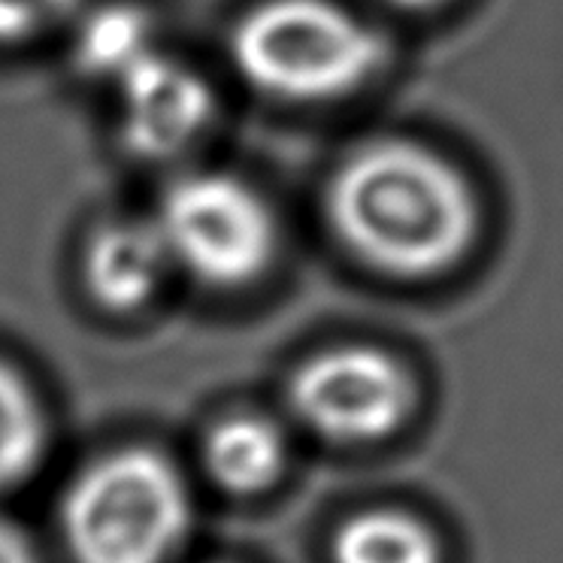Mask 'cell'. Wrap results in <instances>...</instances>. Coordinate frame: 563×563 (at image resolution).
Returning <instances> with one entry per match:
<instances>
[{
    "mask_svg": "<svg viewBox=\"0 0 563 563\" xmlns=\"http://www.w3.org/2000/svg\"><path fill=\"white\" fill-rule=\"evenodd\" d=\"M328 219L352 255L397 279L449 269L478 231L476 195L461 170L409 140L352 152L328 185Z\"/></svg>",
    "mask_w": 563,
    "mask_h": 563,
    "instance_id": "6da1fadb",
    "label": "cell"
},
{
    "mask_svg": "<svg viewBox=\"0 0 563 563\" xmlns=\"http://www.w3.org/2000/svg\"><path fill=\"white\" fill-rule=\"evenodd\" d=\"M236 74L269 98L319 103L379 74L385 37L336 0H261L231 34Z\"/></svg>",
    "mask_w": 563,
    "mask_h": 563,
    "instance_id": "7a4b0ae2",
    "label": "cell"
},
{
    "mask_svg": "<svg viewBox=\"0 0 563 563\" xmlns=\"http://www.w3.org/2000/svg\"><path fill=\"white\" fill-rule=\"evenodd\" d=\"M191 506L176 466L128 449L88 466L64 500V537L79 563H167Z\"/></svg>",
    "mask_w": 563,
    "mask_h": 563,
    "instance_id": "3957f363",
    "label": "cell"
},
{
    "mask_svg": "<svg viewBox=\"0 0 563 563\" xmlns=\"http://www.w3.org/2000/svg\"><path fill=\"white\" fill-rule=\"evenodd\" d=\"M173 267L216 291L257 282L279 252V221L264 195L233 173H185L155 212Z\"/></svg>",
    "mask_w": 563,
    "mask_h": 563,
    "instance_id": "277c9868",
    "label": "cell"
},
{
    "mask_svg": "<svg viewBox=\"0 0 563 563\" xmlns=\"http://www.w3.org/2000/svg\"><path fill=\"white\" fill-rule=\"evenodd\" d=\"M288 404L328 442L369 445L406 428L416 412L418 385L397 357L376 345H336L295 369Z\"/></svg>",
    "mask_w": 563,
    "mask_h": 563,
    "instance_id": "5b68a950",
    "label": "cell"
},
{
    "mask_svg": "<svg viewBox=\"0 0 563 563\" xmlns=\"http://www.w3.org/2000/svg\"><path fill=\"white\" fill-rule=\"evenodd\" d=\"M119 86V134L124 148L143 161L183 155L216 122V91L195 67L161 49L134 64Z\"/></svg>",
    "mask_w": 563,
    "mask_h": 563,
    "instance_id": "8992f818",
    "label": "cell"
},
{
    "mask_svg": "<svg viewBox=\"0 0 563 563\" xmlns=\"http://www.w3.org/2000/svg\"><path fill=\"white\" fill-rule=\"evenodd\" d=\"M173 261L155 219L103 221L88 236L82 279L91 300L107 312L146 309L167 285Z\"/></svg>",
    "mask_w": 563,
    "mask_h": 563,
    "instance_id": "52a82bcc",
    "label": "cell"
},
{
    "mask_svg": "<svg viewBox=\"0 0 563 563\" xmlns=\"http://www.w3.org/2000/svg\"><path fill=\"white\" fill-rule=\"evenodd\" d=\"M333 563H442V539L428 518L404 506L352 512L331 539Z\"/></svg>",
    "mask_w": 563,
    "mask_h": 563,
    "instance_id": "ba28073f",
    "label": "cell"
},
{
    "mask_svg": "<svg viewBox=\"0 0 563 563\" xmlns=\"http://www.w3.org/2000/svg\"><path fill=\"white\" fill-rule=\"evenodd\" d=\"M216 485L240 497L273 488L288 464V445L279 424L261 416H231L209 430L203 449Z\"/></svg>",
    "mask_w": 563,
    "mask_h": 563,
    "instance_id": "9c48e42d",
    "label": "cell"
},
{
    "mask_svg": "<svg viewBox=\"0 0 563 563\" xmlns=\"http://www.w3.org/2000/svg\"><path fill=\"white\" fill-rule=\"evenodd\" d=\"M158 49L155 19L140 3H103L82 15L76 31L74 58L86 76L119 82L134 64Z\"/></svg>",
    "mask_w": 563,
    "mask_h": 563,
    "instance_id": "30bf717a",
    "label": "cell"
},
{
    "mask_svg": "<svg viewBox=\"0 0 563 563\" xmlns=\"http://www.w3.org/2000/svg\"><path fill=\"white\" fill-rule=\"evenodd\" d=\"M46 418L19 369L0 361V488H10L40 464Z\"/></svg>",
    "mask_w": 563,
    "mask_h": 563,
    "instance_id": "8fae6325",
    "label": "cell"
},
{
    "mask_svg": "<svg viewBox=\"0 0 563 563\" xmlns=\"http://www.w3.org/2000/svg\"><path fill=\"white\" fill-rule=\"evenodd\" d=\"M86 0H0V46H25L79 15Z\"/></svg>",
    "mask_w": 563,
    "mask_h": 563,
    "instance_id": "7c38bea8",
    "label": "cell"
},
{
    "mask_svg": "<svg viewBox=\"0 0 563 563\" xmlns=\"http://www.w3.org/2000/svg\"><path fill=\"white\" fill-rule=\"evenodd\" d=\"M0 563H40L25 533L7 521H0Z\"/></svg>",
    "mask_w": 563,
    "mask_h": 563,
    "instance_id": "4fadbf2b",
    "label": "cell"
},
{
    "mask_svg": "<svg viewBox=\"0 0 563 563\" xmlns=\"http://www.w3.org/2000/svg\"><path fill=\"white\" fill-rule=\"evenodd\" d=\"M397 7H404V10H430V7H440L442 0H391Z\"/></svg>",
    "mask_w": 563,
    "mask_h": 563,
    "instance_id": "5bb4252c",
    "label": "cell"
}]
</instances>
